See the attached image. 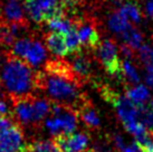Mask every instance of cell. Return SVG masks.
I'll return each instance as SVG.
<instances>
[{
	"label": "cell",
	"instance_id": "obj_6",
	"mask_svg": "<svg viewBox=\"0 0 153 152\" xmlns=\"http://www.w3.org/2000/svg\"><path fill=\"white\" fill-rule=\"evenodd\" d=\"M98 57L110 75H120L121 62L119 57V48L112 39H105L97 47Z\"/></svg>",
	"mask_w": 153,
	"mask_h": 152
},
{
	"label": "cell",
	"instance_id": "obj_14",
	"mask_svg": "<svg viewBox=\"0 0 153 152\" xmlns=\"http://www.w3.org/2000/svg\"><path fill=\"white\" fill-rule=\"evenodd\" d=\"M4 17L7 22L24 24L27 22L24 16V9L17 0H9L4 7Z\"/></svg>",
	"mask_w": 153,
	"mask_h": 152
},
{
	"label": "cell",
	"instance_id": "obj_2",
	"mask_svg": "<svg viewBox=\"0 0 153 152\" xmlns=\"http://www.w3.org/2000/svg\"><path fill=\"white\" fill-rule=\"evenodd\" d=\"M0 85L13 101L25 98L38 87V75L22 59L10 55L1 68Z\"/></svg>",
	"mask_w": 153,
	"mask_h": 152
},
{
	"label": "cell",
	"instance_id": "obj_25",
	"mask_svg": "<svg viewBox=\"0 0 153 152\" xmlns=\"http://www.w3.org/2000/svg\"><path fill=\"white\" fill-rule=\"evenodd\" d=\"M135 142L143 152H153V134L151 131L145 132L135 138Z\"/></svg>",
	"mask_w": 153,
	"mask_h": 152
},
{
	"label": "cell",
	"instance_id": "obj_35",
	"mask_svg": "<svg viewBox=\"0 0 153 152\" xmlns=\"http://www.w3.org/2000/svg\"><path fill=\"white\" fill-rule=\"evenodd\" d=\"M145 9H146V13L150 17L153 18V0H149L146 2V6H145Z\"/></svg>",
	"mask_w": 153,
	"mask_h": 152
},
{
	"label": "cell",
	"instance_id": "obj_19",
	"mask_svg": "<svg viewBox=\"0 0 153 152\" xmlns=\"http://www.w3.org/2000/svg\"><path fill=\"white\" fill-rule=\"evenodd\" d=\"M79 115H81L82 121L85 123L86 125L91 129H97L101 125V118L98 116L97 112L94 110L93 107L85 103L79 107Z\"/></svg>",
	"mask_w": 153,
	"mask_h": 152
},
{
	"label": "cell",
	"instance_id": "obj_32",
	"mask_svg": "<svg viewBox=\"0 0 153 152\" xmlns=\"http://www.w3.org/2000/svg\"><path fill=\"white\" fill-rule=\"evenodd\" d=\"M120 152H143V151L137 145L136 142H133V143H130V144H125V147Z\"/></svg>",
	"mask_w": 153,
	"mask_h": 152
},
{
	"label": "cell",
	"instance_id": "obj_13",
	"mask_svg": "<svg viewBox=\"0 0 153 152\" xmlns=\"http://www.w3.org/2000/svg\"><path fill=\"white\" fill-rule=\"evenodd\" d=\"M71 68L74 74L81 80V78H86L89 76L92 72V64L87 56L83 55L81 53H76L72 59Z\"/></svg>",
	"mask_w": 153,
	"mask_h": 152
},
{
	"label": "cell",
	"instance_id": "obj_16",
	"mask_svg": "<svg viewBox=\"0 0 153 152\" xmlns=\"http://www.w3.org/2000/svg\"><path fill=\"white\" fill-rule=\"evenodd\" d=\"M130 27H132L131 22L120 10L113 13L108 17V28L120 36L123 35Z\"/></svg>",
	"mask_w": 153,
	"mask_h": 152
},
{
	"label": "cell",
	"instance_id": "obj_11",
	"mask_svg": "<svg viewBox=\"0 0 153 152\" xmlns=\"http://www.w3.org/2000/svg\"><path fill=\"white\" fill-rule=\"evenodd\" d=\"M47 59V49L43 44L38 40H33L29 49L22 59L30 67H38L43 65Z\"/></svg>",
	"mask_w": 153,
	"mask_h": 152
},
{
	"label": "cell",
	"instance_id": "obj_15",
	"mask_svg": "<svg viewBox=\"0 0 153 152\" xmlns=\"http://www.w3.org/2000/svg\"><path fill=\"white\" fill-rule=\"evenodd\" d=\"M125 96L135 105L145 106V104L151 98V93H150V89L145 85L137 84L135 86H132L131 89H128L126 91Z\"/></svg>",
	"mask_w": 153,
	"mask_h": 152
},
{
	"label": "cell",
	"instance_id": "obj_4",
	"mask_svg": "<svg viewBox=\"0 0 153 152\" xmlns=\"http://www.w3.org/2000/svg\"><path fill=\"white\" fill-rule=\"evenodd\" d=\"M47 131L57 136L71 134L77 127V114L72 107L57 105L51 106V116L45 122Z\"/></svg>",
	"mask_w": 153,
	"mask_h": 152
},
{
	"label": "cell",
	"instance_id": "obj_26",
	"mask_svg": "<svg viewBox=\"0 0 153 152\" xmlns=\"http://www.w3.org/2000/svg\"><path fill=\"white\" fill-rule=\"evenodd\" d=\"M140 121L149 131L153 130V111L149 106H140Z\"/></svg>",
	"mask_w": 153,
	"mask_h": 152
},
{
	"label": "cell",
	"instance_id": "obj_31",
	"mask_svg": "<svg viewBox=\"0 0 153 152\" xmlns=\"http://www.w3.org/2000/svg\"><path fill=\"white\" fill-rule=\"evenodd\" d=\"M64 9H74L81 4V0H59Z\"/></svg>",
	"mask_w": 153,
	"mask_h": 152
},
{
	"label": "cell",
	"instance_id": "obj_7",
	"mask_svg": "<svg viewBox=\"0 0 153 152\" xmlns=\"http://www.w3.org/2000/svg\"><path fill=\"white\" fill-rule=\"evenodd\" d=\"M25 150L24 133L19 125L13 124L0 134V152H20Z\"/></svg>",
	"mask_w": 153,
	"mask_h": 152
},
{
	"label": "cell",
	"instance_id": "obj_12",
	"mask_svg": "<svg viewBox=\"0 0 153 152\" xmlns=\"http://www.w3.org/2000/svg\"><path fill=\"white\" fill-rule=\"evenodd\" d=\"M46 46L47 48L53 53L54 55L63 57V56L67 55L69 51H68L67 42H66V38L64 35L58 34V33H53L48 34L46 36Z\"/></svg>",
	"mask_w": 153,
	"mask_h": 152
},
{
	"label": "cell",
	"instance_id": "obj_8",
	"mask_svg": "<svg viewBox=\"0 0 153 152\" xmlns=\"http://www.w3.org/2000/svg\"><path fill=\"white\" fill-rule=\"evenodd\" d=\"M55 142L62 152H85L88 148L89 136L84 132H77L57 136Z\"/></svg>",
	"mask_w": 153,
	"mask_h": 152
},
{
	"label": "cell",
	"instance_id": "obj_29",
	"mask_svg": "<svg viewBox=\"0 0 153 152\" xmlns=\"http://www.w3.org/2000/svg\"><path fill=\"white\" fill-rule=\"evenodd\" d=\"M113 143H114V147L116 148V150H119V151H121L126 144L124 141V138L119 133H115L113 135Z\"/></svg>",
	"mask_w": 153,
	"mask_h": 152
},
{
	"label": "cell",
	"instance_id": "obj_9",
	"mask_svg": "<svg viewBox=\"0 0 153 152\" xmlns=\"http://www.w3.org/2000/svg\"><path fill=\"white\" fill-rule=\"evenodd\" d=\"M76 33L81 46L88 48H97L100 45V35L94 24L89 21H82L76 25Z\"/></svg>",
	"mask_w": 153,
	"mask_h": 152
},
{
	"label": "cell",
	"instance_id": "obj_10",
	"mask_svg": "<svg viewBox=\"0 0 153 152\" xmlns=\"http://www.w3.org/2000/svg\"><path fill=\"white\" fill-rule=\"evenodd\" d=\"M13 112L17 120L24 124L36 123L35 121L34 106H33V96L19 98L13 101Z\"/></svg>",
	"mask_w": 153,
	"mask_h": 152
},
{
	"label": "cell",
	"instance_id": "obj_37",
	"mask_svg": "<svg viewBox=\"0 0 153 152\" xmlns=\"http://www.w3.org/2000/svg\"><path fill=\"white\" fill-rule=\"evenodd\" d=\"M20 152H26V151H25V150H22V151H20Z\"/></svg>",
	"mask_w": 153,
	"mask_h": 152
},
{
	"label": "cell",
	"instance_id": "obj_28",
	"mask_svg": "<svg viewBox=\"0 0 153 152\" xmlns=\"http://www.w3.org/2000/svg\"><path fill=\"white\" fill-rule=\"evenodd\" d=\"M144 78H145V83H146V85L153 89V65L145 66Z\"/></svg>",
	"mask_w": 153,
	"mask_h": 152
},
{
	"label": "cell",
	"instance_id": "obj_38",
	"mask_svg": "<svg viewBox=\"0 0 153 152\" xmlns=\"http://www.w3.org/2000/svg\"><path fill=\"white\" fill-rule=\"evenodd\" d=\"M0 62H1V58H0Z\"/></svg>",
	"mask_w": 153,
	"mask_h": 152
},
{
	"label": "cell",
	"instance_id": "obj_30",
	"mask_svg": "<svg viewBox=\"0 0 153 152\" xmlns=\"http://www.w3.org/2000/svg\"><path fill=\"white\" fill-rule=\"evenodd\" d=\"M13 123L9 116H0V134L13 125Z\"/></svg>",
	"mask_w": 153,
	"mask_h": 152
},
{
	"label": "cell",
	"instance_id": "obj_36",
	"mask_svg": "<svg viewBox=\"0 0 153 152\" xmlns=\"http://www.w3.org/2000/svg\"><path fill=\"white\" fill-rule=\"evenodd\" d=\"M149 107L153 111V98L151 100V101H150V106H149Z\"/></svg>",
	"mask_w": 153,
	"mask_h": 152
},
{
	"label": "cell",
	"instance_id": "obj_24",
	"mask_svg": "<svg viewBox=\"0 0 153 152\" xmlns=\"http://www.w3.org/2000/svg\"><path fill=\"white\" fill-rule=\"evenodd\" d=\"M121 13H123L125 17L128 18L130 22H134V24H137L141 21V11L139 7L136 6L135 4L133 2H126L124 4L121 8L119 9Z\"/></svg>",
	"mask_w": 153,
	"mask_h": 152
},
{
	"label": "cell",
	"instance_id": "obj_34",
	"mask_svg": "<svg viewBox=\"0 0 153 152\" xmlns=\"http://www.w3.org/2000/svg\"><path fill=\"white\" fill-rule=\"evenodd\" d=\"M9 107L4 98L0 97V116H8Z\"/></svg>",
	"mask_w": 153,
	"mask_h": 152
},
{
	"label": "cell",
	"instance_id": "obj_21",
	"mask_svg": "<svg viewBox=\"0 0 153 152\" xmlns=\"http://www.w3.org/2000/svg\"><path fill=\"white\" fill-rule=\"evenodd\" d=\"M33 106H34L36 123L40 122L42 120L46 118L49 112H51V103L45 98H36V97L33 96Z\"/></svg>",
	"mask_w": 153,
	"mask_h": 152
},
{
	"label": "cell",
	"instance_id": "obj_18",
	"mask_svg": "<svg viewBox=\"0 0 153 152\" xmlns=\"http://www.w3.org/2000/svg\"><path fill=\"white\" fill-rule=\"evenodd\" d=\"M120 75L123 77L128 83L133 85H137L141 80V75L137 68L130 59H124L121 62V73Z\"/></svg>",
	"mask_w": 153,
	"mask_h": 152
},
{
	"label": "cell",
	"instance_id": "obj_17",
	"mask_svg": "<svg viewBox=\"0 0 153 152\" xmlns=\"http://www.w3.org/2000/svg\"><path fill=\"white\" fill-rule=\"evenodd\" d=\"M47 25L53 33H58L64 36H66L68 33H71L75 28V24L64 16L53 18L49 21H47Z\"/></svg>",
	"mask_w": 153,
	"mask_h": 152
},
{
	"label": "cell",
	"instance_id": "obj_33",
	"mask_svg": "<svg viewBox=\"0 0 153 152\" xmlns=\"http://www.w3.org/2000/svg\"><path fill=\"white\" fill-rule=\"evenodd\" d=\"M133 49H132L131 47H128V45H125V44H123L122 46H121V48H120V53L122 54V55L125 57V59H130L133 56Z\"/></svg>",
	"mask_w": 153,
	"mask_h": 152
},
{
	"label": "cell",
	"instance_id": "obj_23",
	"mask_svg": "<svg viewBox=\"0 0 153 152\" xmlns=\"http://www.w3.org/2000/svg\"><path fill=\"white\" fill-rule=\"evenodd\" d=\"M31 42H33V39H30V38H20V39L16 40L11 47L10 55L15 56L17 58L24 59L29 49L30 45H31Z\"/></svg>",
	"mask_w": 153,
	"mask_h": 152
},
{
	"label": "cell",
	"instance_id": "obj_20",
	"mask_svg": "<svg viewBox=\"0 0 153 152\" xmlns=\"http://www.w3.org/2000/svg\"><path fill=\"white\" fill-rule=\"evenodd\" d=\"M121 37L123 38L124 44L131 47L133 51L140 49L143 46V36L141 34V31H139L134 27H130L123 35H121Z\"/></svg>",
	"mask_w": 153,
	"mask_h": 152
},
{
	"label": "cell",
	"instance_id": "obj_27",
	"mask_svg": "<svg viewBox=\"0 0 153 152\" xmlns=\"http://www.w3.org/2000/svg\"><path fill=\"white\" fill-rule=\"evenodd\" d=\"M139 57L144 67L153 65V47L150 45H143L139 49Z\"/></svg>",
	"mask_w": 153,
	"mask_h": 152
},
{
	"label": "cell",
	"instance_id": "obj_5",
	"mask_svg": "<svg viewBox=\"0 0 153 152\" xmlns=\"http://www.w3.org/2000/svg\"><path fill=\"white\" fill-rule=\"evenodd\" d=\"M24 7L35 22H47L53 18L64 16V8L59 0H24Z\"/></svg>",
	"mask_w": 153,
	"mask_h": 152
},
{
	"label": "cell",
	"instance_id": "obj_22",
	"mask_svg": "<svg viewBox=\"0 0 153 152\" xmlns=\"http://www.w3.org/2000/svg\"><path fill=\"white\" fill-rule=\"evenodd\" d=\"M27 152H62L55 141L40 140L34 141L27 147Z\"/></svg>",
	"mask_w": 153,
	"mask_h": 152
},
{
	"label": "cell",
	"instance_id": "obj_1",
	"mask_svg": "<svg viewBox=\"0 0 153 152\" xmlns=\"http://www.w3.org/2000/svg\"><path fill=\"white\" fill-rule=\"evenodd\" d=\"M38 87L44 89L48 97L57 105L81 107L85 104L81 94L79 78L66 62H48L45 71L38 74Z\"/></svg>",
	"mask_w": 153,
	"mask_h": 152
},
{
	"label": "cell",
	"instance_id": "obj_3",
	"mask_svg": "<svg viewBox=\"0 0 153 152\" xmlns=\"http://www.w3.org/2000/svg\"><path fill=\"white\" fill-rule=\"evenodd\" d=\"M105 96L115 106L117 116L128 133L137 138L149 131L140 121V106L133 104L126 96H119L114 93H107Z\"/></svg>",
	"mask_w": 153,
	"mask_h": 152
}]
</instances>
